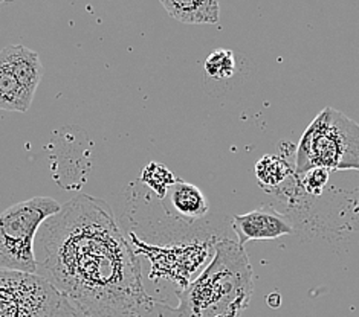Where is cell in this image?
<instances>
[{
    "mask_svg": "<svg viewBox=\"0 0 359 317\" xmlns=\"http://www.w3.org/2000/svg\"><path fill=\"white\" fill-rule=\"evenodd\" d=\"M233 227L237 234V243L242 247L255 239H276L294 234L289 218L271 206H260L243 216H234Z\"/></svg>",
    "mask_w": 359,
    "mask_h": 317,
    "instance_id": "52a82bcc",
    "label": "cell"
},
{
    "mask_svg": "<svg viewBox=\"0 0 359 317\" xmlns=\"http://www.w3.org/2000/svg\"><path fill=\"white\" fill-rule=\"evenodd\" d=\"M37 275L81 317H151L159 301L142 284L141 264L106 202L76 195L37 234Z\"/></svg>",
    "mask_w": 359,
    "mask_h": 317,
    "instance_id": "6da1fadb",
    "label": "cell"
},
{
    "mask_svg": "<svg viewBox=\"0 0 359 317\" xmlns=\"http://www.w3.org/2000/svg\"><path fill=\"white\" fill-rule=\"evenodd\" d=\"M167 195H170V202H172L175 211L187 220H199L210 209L205 194L198 186L188 183L182 178H176Z\"/></svg>",
    "mask_w": 359,
    "mask_h": 317,
    "instance_id": "30bf717a",
    "label": "cell"
},
{
    "mask_svg": "<svg viewBox=\"0 0 359 317\" xmlns=\"http://www.w3.org/2000/svg\"><path fill=\"white\" fill-rule=\"evenodd\" d=\"M176 178L177 177L172 174V171H168V168H165L164 165L156 164V162H151V164L145 167L141 174V182L147 185L159 199L167 197L170 188L175 185Z\"/></svg>",
    "mask_w": 359,
    "mask_h": 317,
    "instance_id": "5bb4252c",
    "label": "cell"
},
{
    "mask_svg": "<svg viewBox=\"0 0 359 317\" xmlns=\"http://www.w3.org/2000/svg\"><path fill=\"white\" fill-rule=\"evenodd\" d=\"M312 168L359 171V124L337 108L321 110L298 142L295 176Z\"/></svg>",
    "mask_w": 359,
    "mask_h": 317,
    "instance_id": "3957f363",
    "label": "cell"
},
{
    "mask_svg": "<svg viewBox=\"0 0 359 317\" xmlns=\"http://www.w3.org/2000/svg\"><path fill=\"white\" fill-rule=\"evenodd\" d=\"M255 176L259 185L264 190L277 188L290 176H295V171L287 164V160L280 156H263L255 164Z\"/></svg>",
    "mask_w": 359,
    "mask_h": 317,
    "instance_id": "7c38bea8",
    "label": "cell"
},
{
    "mask_svg": "<svg viewBox=\"0 0 359 317\" xmlns=\"http://www.w3.org/2000/svg\"><path fill=\"white\" fill-rule=\"evenodd\" d=\"M252 291V267L245 247L225 238L216 241L207 267L177 291V307L158 302L151 317H241Z\"/></svg>",
    "mask_w": 359,
    "mask_h": 317,
    "instance_id": "7a4b0ae2",
    "label": "cell"
},
{
    "mask_svg": "<svg viewBox=\"0 0 359 317\" xmlns=\"http://www.w3.org/2000/svg\"><path fill=\"white\" fill-rule=\"evenodd\" d=\"M32 99L34 98L22 89L11 67L8 66L6 59L0 54V110L25 113L29 110Z\"/></svg>",
    "mask_w": 359,
    "mask_h": 317,
    "instance_id": "8fae6325",
    "label": "cell"
},
{
    "mask_svg": "<svg viewBox=\"0 0 359 317\" xmlns=\"http://www.w3.org/2000/svg\"><path fill=\"white\" fill-rule=\"evenodd\" d=\"M62 209L53 197H32L0 213V270L37 275L36 237L43 223Z\"/></svg>",
    "mask_w": 359,
    "mask_h": 317,
    "instance_id": "277c9868",
    "label": "cell"
},
{
    "mask_svg": "<svg viewBox=\"0 0 359 317\" xmlns=\"http://www.w3.org/2000/svg\"><path fill=\"white\" fill-rule=\"evenodd\" d=\"M329 182V169L326 168H312L303 174L300 180V186L309 195L318 197L323 194L324 188Z\"/></svg>",
    "mask_w": 359,
    "mask_h": 317,
    "instance_id": "9a60e30c",
    "label": "cell"
},
{
    "mask_svg": "<svg viewBox=\"0 0 359 317\" xmlns=\"http://www.w3.org/2000/svg\"><path fill=\"white\" fill-rule=\"evenodd\" d=\"M0 317H81L49 281L0 270Z\"/></svg>",
    "mask_w": 359,
    "mask_h": 317,
    "instance_id": "5b68a950",
    "label": "cell"
},
{
    "mask_svg": "<svg viewBox=\"0 0 359 317\" xmlns=\"http://www.w3.org/2000/svg\"><path fill=\"white\" fill-rule=\"evenodd\" d=\"M268 305L271 308H278L281 305V297L278 293H272L271 296H268Z\"/></svg>",
    "mask_w": 359,
    "mask_h": 317,
    "instance_id": "2e32d148",
    "label": "cell"
},
{
    "mask_svg": "<svg viewBox=\"0 0 359 317\" xmlns=\"http://www.w3.org/2000/svg\"><path fill=\"white\" fill-rule=\"evenodd\" d=\"M0 54L6 59L8 66L11 67L17 81L22 85V89L27 92L31 98H34L45 73L43 64L40 62L39 54L22 45L6 46L0 50Z\"/></svg>",
    "mask_w": 359,
    "mask_h": 317,
    "instance_id": "ba28073f",
    "label": "cell"
},
{
    "mask_svg": "<svg viewBox=\"0 0 359 317\" xmlns=\"http://www.w3.org/2000/svg\"><path fill=\"white\" fill-rule=\"evenodd\" d=\"M215 238L207 239V241H199V239H196V241L184 246H175L170 248H155L158 253H161V258H151V256L150 258L153 261L155 272H159L161 275L175 279L173 282H177L182 290L193 281L191 276L194 273H198V270L202 272L203 265L207 267L212 258L211 247H215Z\"/></svg>",
    "mask_w": 359,
    "mask_h": 317,
    "instance_id": "8992f818",
    "label": "cell"
},
{
    "mask_svg": "<svg viewBox=\"0 0 359 317\" xmlns=\"http://www.w3.org/2000/svg\"><path fill=\"white\" fill-rule=\"evenodd\" d=\"M170 17L193 24H215L219 22L217 0H161Z\"/></svg>",
    "mask_w": 359,
    "mask_h": 317,
    "instance_id": "9c48e42d",
    "label": "cell"
},
{
    "mask_svg": "<svg viewBox=\"0 0 359 317\" xmlns=\"http://www.w3.org/2000/svg\"><path fill=\"white\" fill-rule=\"evenodd\" d=\"M205 73L211 80L225 81L233 78L236 73V57L228 49H217L210 54L205 62Z\"/></svg>",
    "mask_w": 359,
    "mask_h": 317,
    "instance_id": "4fadbf2b",
    "label": "cell"
}]
</instances>
